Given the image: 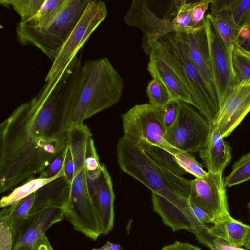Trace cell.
Instances as JSON below:
<instances>
[{
	"instance_id": "6da1fadb",
	"label": "cell",
	"mask_w": 250,
	"mask_h": 250,
	"mask_svg": "<svg viewBox=\"0 0 250 250\" xmlns=\"http://www.w3.org/2000/svg\"><path fill=\"white\" fill-rule=\"evenodd\" d=\"M68 79L43 85L0 125V192L44 171L67 147L63 98Z\"/></svg>"
},
{
	"instance_id": "7a4b0ae2",
	"label": "cell",
	"mask_w": 250,
	"mask_h": 250,
	"mask_svg": "<svg viewBox=\"0 0 250 250\" xmlns=\"http://www.w3.org/2000/svg\"><path fill=\"white\" fill-rule=\"evenodd\" d=\"M124 81L107 58L78 62L67 84L63 104L66 128L83 123L120 100Z\"/></svg>"
},
{
	"instance_id": "3957f363",
	"label": "cell",
	"mask_w": 250,
	"mask_h": 250,
	"mask_svg": "<svg viewBox=\"0 0 250 250\" xmlns=\"http://www.w3.org/2000/svg\"><path fill=\"white\" fill-rule=\"evenodd\" d=\"M121 170L156 193L180 206L187 205L190 180L178 176L154 161L135 141L124 135L117 144Z\"/></svg>"
},
{
	"instance_id": "277c9868",
	"label": "cell",
	"mask_w": 250,
	"mask_h": 250,
	"mask_svg": "<svg viewBox=\"0 0 250 250\" xmlns=\"http://www.w3.org/2000/svg\"><path fill=\"white\" fill-rule=\"evenodd\" d=\"M152 47L179 76L194 102V107L209 124H213L220 108L219 102L190 60L177 32L166 34L156 42Z\"/></svg>"
},
{
	"instance_id": "5b68a950",
	"label": "cell",
	"mask_w": 250,
	"mask_h": 250,
	"mask_svg": "<svg viewBox=\"0 0 250 250\" xmlns=\"http://www.w3.org/2000/svg\"><path fill=\"white\" fill-rule=\"evenodd\" d=\"M89 0H67L57 16L42 29L18 23L16 27L18 41L22 45L38 48L52 62L57 52L76 25Z\"/></svg>"
},
{
	"instance_id": "8992f818",
	"label": "cell",
	"mask_w": 250,
	"mask_h": 250,
	"mask_svg": "<svg viewBox=\"0 0 250 250\" xmlns=\"http://www.w3.org/2000/svg\"><path fill=\"white\" fill-rule=\"evenodd\" d=\"M164 109L149 103L135 105L122 115L124 135L137 142L142 147L154 146L172 155L181 151L166 141L164 122Z\"/></svg>"
},
{
	"instance_id": "52a82bcc",
	"label": "cell",
	"mask_w": 250,
	"mask_h": 250,
	"mask_svg": "<svg viewBox=\"0 0 250 250\" xmlns=\"http://www.w3.org/2000/svg\"><path fill=\"white\" fill-rule=\"evenodd\" d=\"M107 14V7L104 1L89 0L70 35L57 52L45 78V83H52L59 79Z\"/></svg>"
},
{
	"instance_id": "ba28073f",
	"label": "cell",
	"mask_w": 250,
	"mask_h": 250,
	"mask_svg": "<svg viewBox=\"0 0 250 250\" xmlns=\"http://www.w3.org/2000/svg\"><path fill=\"white\" fill-rule=\"evenodd\" d=\"M64 215L74 229L92 240L102 235L94 200L89 191L84 167L71 183Z\"/></svg>"
},
{
	"instance_id": "9c48e42d",
	"label": "cell",
	"mask_w": 250,
	"mask_h": 250,
	"mask_svg": "<svg viewBox=\"0 0 250 250\" xmlns=\"http://www.w3.org/2000/svg\"><path fill=\"white\" fill-rule=\"evenodd\" d=\"M177 115L165 138L172 147L188 153L199 152L208 134L209 122L191 104L177 101Z\"/></svg>"
},
{
	"instance_id": "30bf717a",
	"label": "cell",
	"mask_w": 250,
	"mask_h": 250,
	"mask_svg": "<svg viewBox=\"0 0 250 250\" xmlns=\"http://www.w3.org/2000/svg\"><path fill=\"white\" fill-rule=\"evenodd\" d=\"M189 200L214 223L230 215L222 174L208 172L204 177L190 180Z\"/></svg>"
},
{
	"instance_id": "8fae6325",
	"label": "cell",
	"mask_w": 250,
	"mask_h": 250,
	"mask_svg": "<svg viewBox=\"0 0 250 250\" xmlns=\"http://www.w3.org/2000/svg\"><path fill=\"white\" fill-rule=\"evenodd\" d=\"M123 20L127 26L137 27L142 31V48L147 56L156 42L175 31L171 21L155 15L145 0H132Z\"/></svg>"
},
{
	"instance_id": "7c38bea8",
	"label": "cell",
	"mask_w": 250,
	"mask_h": 250,
	"mask_svg": "<svg viewBox=\"0 0 250 250\" xmlns=\"http://www.w3.org/2000/svg\"><path fill=\"white\" fill-rule=\"evenodd\" d=\"M64 209L50 207L30 214L13 229V250H36L42 238L53 224L63 220Z\"/></svg>"
},
{
	"instance_id": "4fadbf2b",
	"label": "cell",
	"mask_w": 250,
	"mask_h": 250,
	"mask_svg": "<svg viewBox=\"0 0 250 250\" xmlns=\"http://www.w3.org/2000/svg\"><path fill=\"white\" fill-rule=\"evenodd\" d=\"M250 111V83H233L212 124L224 138L229 136Z\"/></svg>"
},
{
	"instance_id": "5bb4252c",
	"label": "cell",
	"mask_w": 250,
	"mask_h": 250,
	"mask_svg": "<svg viewBox=\"0 0 250 250\" xmlns=\"http://www.w3.org/2000/svg\"><path fill=\"white\" fill-rule=\"evenodd\" d=\"M203 23L208 38L215 89L221 107L233 84V76L224 46L209 14L206 15Z\"/></svg>"
},
{
	"instance_id": "9a60e30c",
	"label": "cell",
	"mask_w": 250,
	"mask_h": 250,
	"mask_svg": "<svg viewBox=\"0 0 250 250\" xmlns=\"http://www.w3.org/2000/svg\"><path fill=\"white\" fill-rule=\"evenodd\" d=\"M176 32L178 33L190 60L209 90L218 98L215 89L208 38L204 23L196 28Z\"/></svg>"
},
{
	"instance_id": "2e32d148",
	"label": "cell",
	"mask_w": 250,
	"mask_h": 250,
	"mask_svg": "<svg viewBox=\"0 0 250 250\" xmlns=\"http://www.w3.org/2000/svg\"><path fill=\"white\" fill-rule=\"evenodd\" d=\"M147 70L160 81L172 100H179L194 106V102L185 83L170 64L154 48L150 52Z\"/></svg>"
},
{
	"instance_id": "e0dca14e",
	"label": "cell",
	"mask_w": 250,
	"mask_h": 250,
	"mask_svg": "<svg viewBox=\"0 0 250 250\" xmlns=\"http://www.w3.org/2000/svg\"><path fill=\"white\" fill-rule=\"evenodd\" d=\"M102 235H107L114 226L115 195L110 175L104 164L101 165L100 174L96 180L92 196Z\"/></svg>"
},
{
	"instance_id": "ac0fdd59",
	"label": "cell",
	"mask_w": 250,
	"mask_h": 250,
	"mask_svg": "<svg viewBox=\"0 0 250 250\" xmlns=\"http://www.w3.org/2000/svg\"><path fill=\"white\" fill-rule=\"evenodd\" d=\"M209 124L208 134L199 156L208 172L222 174L231 160V148L213 125Z\"/></svg>"
},
{
	"instance_id": "d6986e66",
	"label": "cell",
	"mask_w": 250,
	"mask_h": 250,
	"mask_svg": "<svg viewBox=\"0 0 250 250\" xmlns=\"http://www.w3.org/2000/svg\"><path fill=\"white\" fill-rule=\"evenodd\" d=\"M70 186L71 183L65 176L56 178L44 185L35 192L30 214L50 207L64 209L68 199Z\"/></svg>"
},
{
	"instance_id": "ffe728a7",
	"label": "cell",
	"mask_w": 250,
	"mask_h": 250,
	"mask_svg": "<svg viewBox=\"0 0 250 250\" xmlns=\"http://www.w3.org/2000/svg\"><path fill=\"white\" fill-rule=\"evenodd\" d=\"M208 232L214 238L221 239L231 246L241 247L245 246L249 240L250 226L229 215L209 227Z\"/></svg>"
},
{
	"instance_id": "44dd1931",
	"label": "cell",
	"mask_w": 250,
	"mask_h": 250,
	"mask_svg": "<svg viewBox=\"0 0 250 250\" xmlns=\"http://www.w3.org/2000/svg\"><path fill=\"white\" fill-rule=\"evenodd\" d=\"M211 22L224 46L233 79L232 54L236 45L240 28L235 23L230 11L209 14Z\"/></svg>"
},
{
	"instance_id": "7402d4cb",
	"label": "cell",
	"mask_w": 250,
	"mask_h": 250,
	"mask_svg": "<svg viewBox=\"0 0 250 250\" xmlns=\"http://www.w3.org/2000/svg\"><path fill=\"white\" fill-rule=\"evenodd\" d=\"M92 134L83 123L74 124L67 129V147L75 165V175L84 167L86 147Z\"/></svg>"
},
{
	"instance_id": "603a6c76",
	"label": "cell",
	"mask_w": 250,
	"mask_h": 250,
	"mask_svg": "<svg viewBox=\"0 0 250 250\" xmlns=\"http://www.w3.org/2000/svg\"><path fill=\"white\" fill-rule=\"evenodd\" d=\"M67 0H45L42 6L32 17L20 21L19 24L35 29L45 27L61 12Z\"/></svg>"
},
{
	"instance_id": "cb8c5ba5",
	"label": "cell",
	"mask_w": 250,
	"mask_h": 250,
	"mask_svg": "<svg viewBox=\"0 0 250 250\" xmlns=\"http://www.w3.org/2000/svg\"><path fill=\"white\" fill-rule=\"evenodd\" d=\"M65 176L64 168L55 177L50 178H33L27 180L22 185L16 187L8 194L3 196L0 202L1 208L13 203L35 193L39 188L48 182L61 177Z\"/></svg>"
},
{
	"instance_id": "d4e9b609",
	"label": "cell",
	"mask_w": 250,
	"mask_h": 250,
	"mask_svg": "<svg viewBox=\"0 0 250 250\" xmlns=\"http://www.w3.org/2000/svg\"><path fill=\"white\" fill-rule=\"evenodd\" d=\"M35 193L3 208L0 213V221L5 222L13 229L24 220L30 214L34 201Z\"/></svg>"
},
{
	"instance_id": "484cf974",
	"label": "cell",
	"mask_w": 250,
	"mask_h": 250,
	"mask_svg": "<svg viewBox=\"0 0 250 250\" xmlns=\"http://www.w3.org/2000/svg\"><path fill=\"white\" fill-rule=\"evenodd\" d=\"M250 179V151L242 156L232 166L231 172L224 180L225 187L230 188Z\"/></svg>"
},
{
	"instance_id": "4316f807",
	"label": "cell",
	"mask_w": 250,
	"mask_h": 250,
	"mask_svg": "<svg viewBox=\"0 0 250 250\" xmlns=\"http://www.w3.org/2000/svg\"><path fill=\"white\" fill-rule=\"evenodd\" d=\"M143 148L154 161L176 175L182 176L187 173L178 165L174 155L166 150L154 146Z\"/></svg>"
},
{
	"instance_id": "83f0119b",
	"label": "cell",
	"mask_w": 250,
	"mask_h": 250,
	"mask_svg": "<svg viewBox=\"0 0 250 250\" xmlns=\"http://www.w3.org/2000/svg\"><path fill=\"white\" fill-rule=\"evenodd\" d=\"M233 83L242 81L250 83V56L235 46L232 59Z\"/></svg>"
},
{
	"instance_id": "f1b7e54d",
	"label": "cell",
	"mask_w": 250,
	"mask_h": 250,
	"mask_svg": "<svg viewBox=\"0 0 250 250\" xmlns=\"http://www.w3.org/2000/svg\"><path fill=\"white\" fill-rule=\"evenodd\" d=\"M45 0H1L0 3L5 7L11 6L21 17L20 21H24L34 16Z\"/></svg>"
},
{
	"instance_id": "f546056e",
	"label": "cell",
	"mask_w": 250,
	"mask_h": 250,
	"mask_svg": "<svg viewBox=\"0 0 250 250\" xmlns=\"http://www.w3.org/2000/svg\"><path fill=\"white\" fill-rule=\"evenodd\" d=\"M146 92L150 104L164 109L172 100L165 86L158 79L153 78L147 85Z\"/></svg>"
},
{
	"instance_id": "4dcf8cb0",
	"label": "cell",
	"mask_w": 250,
	"mask_h": 250,
	"mask_svg": "<svg viewBox=\"0 0 250 250\" xmlns=\"http://www.w3.org/2000/svg\"><path fill=\"white\" fill-rule=\"evenodd\" d=\"M180 167L186 172L200 178L207 175L208 172L203 168V165L199 163L189 153L180 151L173 155Z\"/></svg>"
},
{
	"instance_id": "1f68e13d",
	"label": "cell",
	"mask_w": 250,
	"mask_h": 250,
	"mask_svg": "<svg viewBox=\"0 0 250 250\" xmlns=\"http://www.w3.org/2000/svg\"><path fill=\"white\" fill-rule=\"evenodd\" d=\"M101 165L92 137L88 143L85 156L84 168L86 177L97 179L100 174Z\"/></svg>"
},
{
	"instance_id": "d6a6232c",
	"label": "cell",
	"mask_w": 250,
	"mask_h": 250,
	"mask_svg": "<svg viewBox=\"0 0 250 250\" xmlns=\"http://www.w3.org/2000/svg\"><path fill=\"white\" fill-rule=\"evenodd\" d=\"M230 12L240 28L250 24V0H234Z\"/></svg>"
},
{
	"instance_id": "836d02e7",
	"label": "cell",
	"mask_w": 250,
	"mask_h": 250,
	"mask_svg": "<svg viewBox=\"0 0 250 250\" xmlns=\"http://www.w3.org/2000/svg\"><path fill=\"white\" fill-rule=\"evenodd\" d=\"M211 0L194 1L191 13V28H196L202 24L205 12L210 5Z\"/></svg>"
},
{
	"instance_id": "e575fe53",
	"label": "cell",
	"mask_w": 250,
	"mask_h": 250,
	"mask_svg": "<svg viewBox=\"0 0 250 250\" xmlns=\"http://www.w3.org/2000/svg\"><path fill=\"white\" fill-rule=\"evenodd\" d=\"M66 155V149L63 152L57 156L47 168L40 174L38 177L50 178L57 175L64 168Z\"/></svg>"
},
{
	"instance_id": "d590c367",
	"label": "cell",
	"mask_w": 250,
	"mask_h": 250,
	"mask_svg": "<svg viewBox=\"0 0 250 250\" xmlns=\"http://www.w3.org/2000/svg\"><path fill=\"white\" fill-rule=\"evenodd\" d=\"M13 234L11 227L0 221V250H13Z\"/></svg>"
},
{
	"instance_id": "8d00e7d4",
	"label": "cell",
	"mask_w": 250,
	"mask_h": 250,
	"mask_svg": "<svg viewBox=\"0 0 250 250\" xmlns=\"http://www.w3.org/2000/svg\"><path fill=\"white\" fill-rule=\"evenodd\" d=\"M236 46L250 56V24L240 29Z\"/></svg>"
},
{
	"instance_id": "74e56055",
	"label": "cell",
	"mask_w": 250,
	"mask_h": 250,
	"mask_svg": "<svg viewBox=\"0 0 250 250\" xmlns=\"http://www.w3.org/2000/svg\"><path fill=\"white\" fill-rule=\"evenodd\" d=\"M164 109V122L167 129L176 119L178 112L177 100H171Z\"/></svg>"
},
{
	"instance_id": "f35d334b",
	"label": "cell",
	"mask_w": 250,
	"mask_h": 250,
	"mask_svg": "<svg viewBox=\"0 0 250 250\" xmlns=\"http://www.w3.org/2000/svg\"><path fill=\"white\" fill-rule=\"evenodd\" d=\"M234 0H211L210 4V14L224 11H230Z\"/></svg>"
},
{
	"instance_id": "ab89813d",
	"label": "cell",
	"mask_w": 250,
	"mask_h": 250,
	"mask_svg": "<svg viewBox=\"0 0 250 250\" xmlns=\"http://www.w3.org/2000/svg\"><path fill=\"white\" fill-rule=\"evenodd\" d=\"M161 250H202L198 247L188 242H182L178 241L173 243L164 246Z\"/></svg>"
},
{
	"instance_id": "60d3db41",
	"label": "cell",
	"mask_w": 250,
	"mask_h": 250,
	"mask_svg": "<svg viewBox=\"0 0 250 250\" xmlns=\"http://www.w3.org/2000/svg\"><path fill=\"white\" fill-rule=\"evenodd\" d=\"M189 202L193 214L200 222L206 225L207 224H213L214 223V221L207 214L190 202V201Z\"/></svg>"
},
{
	"instance_id": "b9f144b4",
	"label": "cell",
	"mask_w": 250,
	"mask_h": 250,
	"mask_svg": "<svg viewBox=\"0 0 250 250\" xmlns=\"http://www.w3.org/2000/svg\"><path fill=\"white\" fill-rule=\"evenodd\" d=\"M211 250H250L241 247L233 246L227 242L216 238L213 239V247Z\"/></svg>"
},
{
	"instance_id": "7bdbcfd3",
	"label": "cell",
	"mask_w": 250,
	"mask_h": 250,
	"mask_svg": "<svg viewBox=\"0 0 250 250\" xmlns=\"http://www.w3.org/2000/svg\"><path fill=\"white\" fill-rule=\"evenodd\" d=\"M92 250H123L119 244L107 241L104 245L98 248H93Z\"/></svg>"
},
{
	"instance_id": "ee69618b",
	"label": "cell",
	"mask_w": 250,
	"mask_h": 250,
	"mask_svg": "<svg viewBox=\"0 0 250 250\" xmlns=\"http://www.w3.org/2000/svg\"><path fill=\"white\" fill-rule=\"evenodd\" d=\"M36 250H54L47 236L44 235L40 241Z\"/></svg>"
},
{
	"instance_id": "f6af8a7d",
	"label": "cell",
	"mask_w": 250,
	"mask_h": 250,
	"mask_svg": "<svg viewBox=\"0 0 250 250\" xmlns=\"http://www.w3.org/2000/svg\"><path fill=\"white\" fill-rule=\"evenodd\" d=\"M246 249L250 250V237L249 239V240L246 245L245 246Z\"/></svg>"
},
{
	"instance_id": "bcb514c9",
	"label": "cell",
	"mask_w": 250,
	"mask_h": 250,
	"mask_svg": "<svg viewBox=\"0 0 250 250\" xmlns=\"http://www.w3.org/2000/svg\"><path fill=\"white\" fill-rule=\"evenodd\" d=\"M247 206H248V208L249 209V213H250V202L248 203Z\"/></svg>"
}]
</instances>
